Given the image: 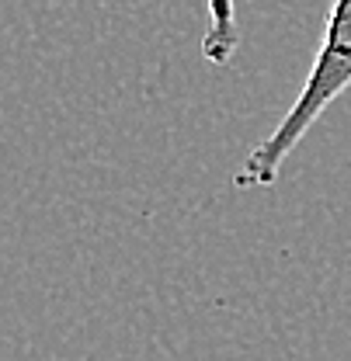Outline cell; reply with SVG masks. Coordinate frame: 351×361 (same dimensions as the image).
I'll use <instances>...</instances> for the list:
<instances>
[{
    "instance_id": "1",
    "label": "cell",
    "mask_w": 351,
    "mask_h": 361,
    "mask_svg": "<svg viewBox=\"0 0 351 361\" xmlns=\"http://www.w3.org/2000/svg\"><path fill=\"white\" fill-rule=\"evenodd\" d=\"M351 87V0H338L327 11V25H323V42L313 56L307 80L296 94L292 108L285 111V118L271 129L268 139H261L247 160L240 164L233 184L240 191L247 188H268L278 180L282 164L296 153V146L307 139V133L320 122V115Z\"/></svg>"
},
{
    "instance_id": "2",
    "label": "cell",
    "mask_w": 351,
    "mask_h": 361,
    "mask_svg": "<svg viewBox=\"0 0 351 361\" xmlns=\"http://www.w3.org/2000/svg\"><path fill=\"white\" fill-rule=\"evenodd\" d=\"M240 42L237 25H233V7L230 4H213V32L206 35L202 52L209 63H226L233 56V49Z\"/></svg>"
}]
</instances>
